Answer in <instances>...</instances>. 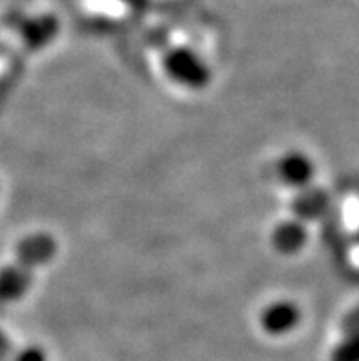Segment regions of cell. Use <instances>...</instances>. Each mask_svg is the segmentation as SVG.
Instances as JSON below:
<instances>
[{
    "label": "cell",
    "mask_w": 359,
    "mask_h": 361,
    "mask_svg": "<svg viewBox=\"0 0 359 361\" xmlns=\"http://www.w3.org/2000/svg\"><path fill=\"white\" fill-rule=\"evenodd\" d=\"M358 238H359V231H358Z\"/></svg>",
    "instance_id": "13"
},
{
    "label": "cell",
    "mask_w": 359,
    "mask_h": 361,
    "mask_svg": "<svg viewBox=\"0 0 359 361\" xmlns=\"http://www.w3.org/2000/svg\"><path fill=\"white\" fill-rule=\"evenodd\" d=\"M11 354H13V345L6 338L4 332L0 330V361H9Z\"/></svg>",
    "instance_id": "12"
},
{
    "label": "cell",
    "mask_w": 359,
    "mask_h": 361,
    "mask_svg": "<svg viewBox=\"0 0 359 361\" xmlns=\"http://www.w3.org/2000/svg\"><path fill=\"white\" fill-rule=\"evenodd\" d=\"M300 310L290 299H277L260 312V329L269 336H286L299 326Z\"/></svg>",
    "instance_id": "2"
},
{
    "label": "cell",
    "mask_w": 359,
    "mask_h": 361,
    "mask_svg": "<svg viewBox=\"0 0 359 361\" xmlns=\"http://www.w3.org/2000/svg\"><path fill=\"white\" fill-rule=\"evenodd\" d=\"M164 70L174 85L187 90H204L213 79L211 68L191 48H173L164 57Z\"/></svg>",
    "instance_id": "1"
},
{
    "label": "cell",
    "mask_w": 359,
    "mask_h": 361,
    "mask_svg": "<svg viewBox=\"0 0 359 361\" xmlns=\"http://www.w3.org/2000/svg\"><path fill=\"white\" fill-rule=\"evenodd\" d=\"M308 243V228L297 219H288L272 231V246L281 255H297Z\"/></svg>",
    "instance_id": "4"
},
{
    "label": "cell",
    "mask_w": 359,
    "mask_h": 361,
    "mask_svg": "<svg viewBox=\"0 0 359 361\" xmlns=\"http://www.w3.org/2000/svg\"><path fill=\"white\" fill-rule=\"evenodd\" d=\"M57 30H59V26H57V20L54 17L33 18L24 26L23 37L32 48H42L54 39Z\"/></svg>",
    "instance_id": "8"
},
{
    "label": "cell",
    "mask_w": 359,
    "mask_h": 361,
    "mask_svg": "<svg viewBox=\"0 0 359 361\" xmlns=\"http://www.w3.org/2000/svg\"><path fill=\"white\" fill-rule=\"evenodd\" d=\"M13 361H48V357L41 347H26L15 354Z\"/></svg>",
    "instance_id": "11"
},
{
    "label": "cell",
    "mask_w": 359,
    "mask_h": 361,
    "mask_svg": "<svg viewBox=\"0 0 359 361\" xmlns=\"http://www.w3.org/2000/svg\"><path fill=\"white\" fill-rule=\"evenodd\" d=\"M341 330L345 336L359 334V305L358 307L352 308V310L348 312L345 317H343Z\"/></svg>",
    "instance_id": "10"
},
{
    "label": "cell",
    "mask_w": 359,
    "mask_h": 361,
    "mask_svg": "<svg viewBox=\"0 0 359 361\" xmlns=\"http://www.w3.org/2000/svg\"><path fill=\"white\" fill-rule=\"evenodd\" d=\"M330 361H359V334H348L334 347Z\"/></svg>",
    "instance_id": "9"
},
{
    "label": "cell",
    "mask_w": 359,
    "mask_h": 361,
    "mask_svg": "<svg viewBox=\"0 0 359 361\" xmlns=\"http://www.w3.org/2000/svg\"><path fill=\"white\" fill-rule=\"evenodd\" d=\"M57 246L55 240L46 233H37L23 238L17 246V262L32 270L33 266H41L54 259Z\"/></svg>",
    "instance_id": "7"
},
{
    "label": "cell",
    "mask_w": 359,
    "mask_h": 361,
    "mask_svg": "<svg viewBox=\"0 0 359 361\" xmlns=\"http://www.w3.org/2000/svg\"><path fill=\"white\" fill-rule=\"evenodd\" d=\"M315 174L314 161L310 156L300 151H290L279 158L277 161V176L284 185L291 189L308 188Z\"/></svg>",
    "instance_id": "3"
},
{
    "label": "cell",
    "mask_w": 359,
    "mask_h": 361,
    "mask_svg": "<svg viewBox=\"0 0 359 361\" xmlns=\"http://www.w3.org/2000/svg\"><path fill=\"white\" fill-rule=\"evenodd\" d=\"M33 284V274L30 268L18 264L4 266L0 270V305L23 299Z\"/></svg>",
    "instance_id": "6"
},
{
    "label": "cell",
    "mask_w": 359,
    "mask_h": 361,
    "mask_svg": "<svg viewBox=\"0 0 359 361\" xmlns=\"http://www.w3.org/2000/svg\"><path fill=\"white\" fill-rule=\"evenodd\" d=\"M330 206V195L323 188H308L299 189L291 202V211H293V219L300 222H312L317 220L327 213Z\"/></svg>",
    "instance_id": "5"
}]
</instances>
